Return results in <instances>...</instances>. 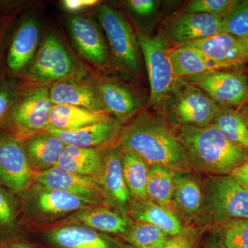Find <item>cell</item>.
<instances>
[{
    "instance_id": "cell-1",
    "label": "cell",
    "mask_w": 248,
    "mask_h": 248,
    "mask_svg": "<svg viewBox=\"0 0 248 248\" xmlns=\"http://www.w3.org/2000/svg\"><path fill=\"white\" fill-rule=\"evenodd\" d=\"M117 148L174 172H189L192 164L177 135L160 117L141 115L121 130Z\"/></svg>"
},
{
    "instance_id": "cell-2",
    "label": "cell",
    "mask_w": 248,
    "mask_h": 248,
    "mask_svg": "<svg viewBox=\"0 0 248 248\" xmlns=\"http://www.w3.org/2000/svg\"><path fill=\"white\" fill-rule=\"evenodd\" d=\"M192 168L215 175H228L247 161L244 147L227 140L213 124L180 125L177 134Z\"/></svg>"
},
{
    "instance_id": "cell-3",
    "label": "cell",
    "mask_w": 248,
    "mask_h": 248,
    "mask_svg": "<svg viewBox=\"0 0 248 248\" xmlns=\"http://www.w3.org/2000/svg\"><path fill=\"white\" fill-rule=\"evenodd\" d=\"M137 35L146 63L151 104L161 107L169 101L178 81L169 58L167 40L161 34L148 35L139 32Z\"/></svg>"
},
{
    "instance_id": "cell-4",
    "label": "cell",
    "mask_w": 248,
    "mask_h": 248,
    "mask_svg": "<svg viewBox=\"0 0 248 248\" xmlns=\"http://www.w3.org/2000/svg\"><path fill=\"white\" fill-rule=\"evenodd\" d=\"M203 191V202L215 221L248 219V190L231 174L209 177Z\"/></svg>"
},
{
    "instance_id": "cell-5",
    "label": "cell",
    "mask_w": 248,
    "mask_h": 248,
    "mask_svg": "<svg viewBox=\"0 0 248 248\" xmlns=\"http://www.w3.org/2000/svg\"><path fill=\"white\" fill-rule=\"evenodd\" d=\"M167 104L170 119L179 126H206L221 109L200 88L182 80L177 81Z\"/></svg>"
},
{
    "instance_id": "cell-6",
    "label": "cell",
    "mask_w": 248,
    "mask_h": 248,
    "mask_svg": "<svg viewBox=\"0 0 248 248\" xmlns=\"http://www.w3.org/2000/svg\"><path fill=\"white\" fill-rule=\"evenodd\" d=\"M99 19L117 63L131 73L140 69V46L138 35L125 18L118 11L102 4Z\"/></svg>"
},
{
    "instance_id": "cell-7",
    "label": "cell",
    "mask_w": 248,
    "mask_h": 248,
    "mask_svg": "<svg viewBox=\"0 0 248 248\" xmlns=\"http://www.w3.org/2000/svg\"><path fill=\"white\" fill-rule=\"evenodd\" d=\"M181 80L200 88L220 107L239 106L247 97L248 78L239 72L218 70Z\"/></svg>"
},
{
    "instance_id": "cell-8",
    "label": "cell",
    "mask_w": 248,
    "mask_h": 248,
    "mask_svg": "<svg viewBox=\"0 0 248 248\" xmlns=\"http://www.w3.org/2000/svg\"><path fill=\"white\" fill-rule=\"evenodd\" d=\"M34 177L24 145L14 137L0 138V182L18 195L30 188Z\"/></svg>"
},
{
    "instance_id": "cell-9",
    "label": "cell",
    "mask_w": 248,
    "mask_h": 248,
    "mask_svg": "<svg viewBox=\"0 0 248 248\" xmlns=\"http://www.w3.org/2000/svg\"><path fill=\"white\" fill-rule=\"evenodd\" d=\"M76 66L58 37L50 34L41 46L31 68V77L42 82L60 81L74 76Z\"/></svg>"
},
{
    "instance_id": "cell-10",
    "label": "cell",
    "mask_w": 248,
    "mask_h": 248,
    "mask_svg": "<svg viewBox=\"0 0 248 248\" xmlns=\"http://www.w3.org/2000/svg\"><path fill=\"white\" fill-rule=\"evenodd\" d=\"M28 208L38 218L68 216L88 207L97 205L76 195L52 190L35 183L27 191Z\"/></svg>"
},
{
    "instance_id": "cell-11",
    "label": "cell",
    "mask_w": 248,
    "mask_h": 248,
    "mask_svg": "<svg viewBox=\"0 0 248 248\" xmlns=\"http://www.w3.org/2000/svg\"><path fill=\"white\" fill-rule=\"evenodd\" d=\"M42 237L50 248H128L107 233L76 223L48 228Z\"/></svg>"
},
{
    "instance_id": "cell-12",
    "label": "cell",
    "mask_w": 248,
    "mask_h": 248,
    "mask_svg": "<svg viewBox=\"0 0 248 248\" xmlns=\"http://www.w3.org/2000/svg\"><path fill=\"white\" fill-rule=\"evenodd\" d=\"M34 182L47 188L81 197L97 205H100L105 198L102 187L96 178L77 175L57 166L35 173Z\"/></svg>"
},
{
    "instance_id": "cell-13",
    "label": "cell",
    "mask_w": 248,
    "mask_h": 248,
    "mask_svg": "<svg viewBox=\"0 0 248 248\" xmlns=\"http://www.w3.org/2000/svg\"><path fill=\"white\" fill-rule=\"evenodd\" d=\"M52 107L48 90L45 88L34 90L13 110L14 124L19 132L29 136L45 131L49 126V114Z\"/></svg>"
},
{
    "instance_id": "cell-14",
    "label": "cell",
    "mask_w": 248,
    "mask_h": 248,
    "mask_svg": "<svg viewBox=\"0 0 248 248\" xmlns=\"http://www.w3.org/2000/svg\"><path fill=\"white\" fill-rule=\"evenodd\" d=\"M180 46L200 50L223 69L239 66L248 61V47L244 39L238 38L228 33L218 34Z\"/></svg>"
},
{
    "instance_id": "cell-15",
    "label": "cell",
    "mask_w": 248,
    "mask_h": 248,
    "mask_svg": "<svg viewBox=\"0 0 248 248\" xmlns=\"http://www.w3.org/2000/svg\"><path fill=\"white\" fill-rule=\"evenodd\" d=\"M222 16L183 12L172 18L168 26L170 38L178 45L222 33Z\"/></svg>"
},
{
    "instance_id": "cell-16",
    "label": "cell",
    "mask_w": 248,
    "mask_h": 248,
    "mask_svg": "<svg viewBox=\"0 0 248 248\" xmlns=\"http://www.w3.org/2000/svg\"><path fill=\"white\" fill-rule=\"evenodd\" d=\"M68 28L75 46L84 58L94 64L107 63V45L95 23L89 18L78 16L71 18Z\"/></svg>"
},
{
    "instance_id": "cell-17",
    "label": "cell",
    "mask_w": 248,
    "mask_h": 248,
    "mask_svg": "<svg viewBox=\"0 0 248 248\" xmlns=\"http://www.w3.org/2000/svg\"><path fill=\"white\" fill-rule=\"evenodd\" d=\"M46 130L60 138L66 146L102 148L120 135L122 125L120 121L110 117L108 120L71 131H62L50 126Z\"/></svg>"
},
{
    "instance_id": "cell-18",
    "label": "cell",
    "mask_w": 248,
    "mask_h": 248,
    "mask_svg": "<svg viewBox=\"0 0 248 248\" xmlns=\"http://www.w3.org/2000/svg\"><path fill=\"white\" fill-rule=\"evenodd\" d=\"M97 180L105 198L108 197L122 209L130 204L131 196L124 179L122 152L118 148L106 151L102 171Z\"/></svg>"
},
{
    "instance_id": "cell-19",
    "label": "cell",
    "mask_w": 248,
    "mask_h": 248,
    "mask_svg": "<svg viewBox=\"0 0 248 248\" xmlns=\"http://www.w3.org/2000/svg\"><path fill=\"white\" fill-rule=\"evenodd\" d=\"M76 223L89 227L96 231L107 233L124 235L128 232L131 223L122 214L110 209L93 205L81 209L68 215L61 222V224Z\"/></svg>"
},
{
    "instance_id": "cell-20",
    "label": "cell",
    "mask_w": 248,
    "mask_h": 248,
    "mask_svg": "<svg viewBox=\"0 0 248 248\" xmlns=\"http://www.w3.org/2000/svg\"><path fill=\"white\" fill-rule=\"evenodd\" d=\"M49 96L53 105L68 104L107 113L99 97L97 86H93L88 83L60 81L50 90Z\"/></svg>"
},
{
    "instance_id": "cell-21",
    "label": "cell",
    "mask_w": 248,
    "mask_h": 248,
    "mask_svg": "<svg viewBox=\"0 0 248 248\" xmlns=\"http://www.w3.org/2000/svg\"><path fill=\"white\" fill-rule=\"evenodd\" d=\"M23 145L35 173L56 166L66 146L60 138L47 130L31 135Z\"/></svg>"
},
{
    "instance_id": "cell-22",
    "label": "cell",
    "mask_w": 248,
    "mask_h": 248,
    "mask_svg": "<svg viewBox=\"0 0 248 248\" xmlns=\"http://www.w3.org/2000/svg\"><path fill=\"white\" fill-rule=\"evenodd\" d=\"M96 86L107 113L115 116L121 123L131 118L140 109L138 98L125 86L110 80H102Z\"/></svg>"
},
{
    "instance_id": "cell-23",
    "label": "cell",
    "mask_w": 248,
    "mask_h": 248,
    "mask_svg": "<svg viewBox=\"0 0 248 248\" xmlns=\"http://www.w3.org/2000/svg\"><path fill=\"white\" fill-rule=\"evenodd\" d=\"M105 153L102 148L66 146L56 166L77 175L97 179L102 171Z\"/></svg>"
},
{
    "instance_id": "cell-24",
    "label": "cell",
    "mask_w": 248,
    "mask_h": 248,
    "mask_svg": "<svg viewBox=\"0 0 248 248\" xmlns=\"http://www.w3.org/2000/svg\"><path fill=\"white\" fill-rule=\"evenodd\" d=\"M171 203L186 219H194L202 212L203 194L198 180L188 172H175Z\"/></svg>"
},
{
    "instance_id": "cell-25",
    "label": "cell",
    "mask_w": 248,
    "mask_h": 248,
    "mask_svg": "<svg viewBox=\"0 0 248 248\" xmlns=\"http://www.w3.org/2000/svg\"><path fill=\"white\" fill-rule=\"evenodd\" d=\"M40 38L38 24L33 18L26 19L16 32L8 54L7 63L14 72L22 71L35 55Z\"/></svg>"
},
{
    "instance_id": "cell-26",
    "label": "cell",
    "mask_w": 248,
    "mask_h": 248,
    "mask_svg": "<svg viewBox=\"0 0 248 248\" xmlns=\"http://www.w3.org/2000/svg\"><path fill=\"white\" fill-rule=\"evenodd\" d=\"M169 55L174 78L177 81L208 72L223 70L200 50L185 46L178 45L175 48L170 49Z\"/></svg>"
},
{
    "instance_id": "cell-27",
    "label": "cell",
    "mask_w": 248,
    "mask_h": 248,
    "mask_svg": "<svg viewBox=\"0 0 248 248\" xmlns=\"http://www.w3.org/2000/svg\"><path fill=\"white\" fill-rule=\"evenodd\" d=\"M110 118L109 114L68 104L53 105L49 114V126L62 131L84 128Z\"/></svg>"
},
{
    "instance_id": "cell-28",
    "label": "cell",
    "mask_w": 248,
    "mask_h": 248,
    "mask_svg": "<svg viewBox=\"0 0 248 248\" xmlns=\"http://www.w3.org/2000/svg\"><path fill=\"white\" fill-rule=\"evenodd\" d=\"M130 213L137 222L153 225L172 237L184 230L175 214L152 200L135 201Z\"/></svg>"
},
{
    "instance_id": "cell-29",
    "label": "cell",
    "mask_w": 248,
    "mask_h": 248,
    "mask_svg": "<svg viewBox=\"0 0 248 248\" xmlns=\"http://www.w3.org/2000/svg\"><path fill=\"white\" fill-rule=\"evenodd\" d=\"M175 172L160 165L148 166L147 194L148 199L172 211V197ZM173 212V211H172Z\"/></svg>"
},
{
    "instance_id": "cell-30",
    "label": "cell",
    "mask_w": 248,
    "mask_h": 248,
    "mask_svg": "<svg viewBox=\"0 0 248 248\" xmlns=\"http://www.w3.org/2000/svg\"><path fill=\"white\" fill-rule=\"evenodd\" d=\"M122 164L124 179L130 196L135 201L148 200V164L137 155L128 152H122Z\"/></svg>"
},
{
    "instance_id": "cell-31",
    "label": "cell",
    "mask_w": 248,
    "mask_h": 248,
    "mask_svg": "<svg viewBox=\"0 0 248 248\" xmlns=\"http://www.w3.org/2000/svg\"><path fill=\"white\" fill-rule=\"evenodd\" d=\"M213 124L227 140L248 148V127L239 112L230 108H221Z\"/></svg>"
},
{
    "instance_id": "cell-32",
    "label": "cell",
    "mask_w": 248,
    "mask_h": 248,
    "mask_svg": "<svg viewBox=\"0 0 248 248\" xmlns=\"http://www.w3.org/2000/svg\"><path fill=\"white\" fill-rule=\"evenodd\" d=\"M122 237L134 248H159L170 239L157 227L143 222H137Z\"/></svg>"
},
{
    "instance_id": "cell-33",
    "label": "cell",
    "mask_w": 248,
    "mask_h": 248,
    "mask_svg": "<svg viewBox=\"0 0 248 248\" xmlns=\"http://www.w3.org/2000/svg\"><path fill=\"white\" fill-rule=\"evenodd\" d=\"M222 33H228L238 38L248 37V0L238 1L223 16Z\"/></svg>"
},
{
    "instance_id": "cell-34",
    "label": "cell",
    "mask_w": 248,
    "mask_h": 248,
    "mask_svg": "<svg viewBox=\"0 0 248 248\" xmlns=\"http://www.w3.org/2000/svg\"><path fill=\"white\" fill-rule=\"evenodd\" d=\"M223 240L225 248H248V219H236L224 223Z\"/></svg>"
},
{
    "instance_id": "cell-35",
    "label": "cell",
    "mask_w": 248,
    "mask_h": 248,
    "mask_svg": "<svg viewBox=\"0 0 248 248\" xmlns=\"http://www.w3.org/2000/svg\"><path fill=\"white\" fill-rule=\"evenodd\" d=\"M237 2L236 0H192L184 6V12L223 17Z\"/></svg>"
},
{
    "instance_id": "cell-36",
    "label": "cell",
    "mask_w": 248,
    "mask_h": 248,
    "mask_svg": "<svg viewBox=\"0 0 248 248\" xmlns=\"http://www.w3.org/2000/svg\"><path fill=\"white\" fill-rule=\"evenodd\" d=\"M16 215L9 196L0 187V227L12 229L15 227Z\"/></svg>"
},
{
    "instance_id": "cell-37",
    "label": "cell",
    "mask_w": 248,
    "mask_h": 248,
    "mask_svg": "<svg viewBox=\"0 0 248 248\" xmlns=\"http://www.w3.org/2000/svg\"><path fill=\"white\" fill-rule=\"evenodd\" d=\"M197 234L193 229H184L180 234L170 238L169 241L159 248H195Z\"/></svg>"
},
{
    "instance_id": "cell-38",
    "label": "cell",
    "mask_w": 248,
    "mask_h": 248,
    "mask_svg": "<svg viewBox=\"0 0 248 248\" xmlns=\"http://www.w3.org/2000/svg\"><path fill=\"white\" fill-rule=\"evenodd\" d=\"M158 2L154 0H130L126 1V4L138 16L149 17L157 9Z\"/></svg>"
},
{
    "instance_id": "cell-39",
    "label": "cell",
    "mask_w": 248,
    "mask_h": 248,
    "mask_svg": "<svg viewBox=\"0 0 248 248\" xmlns=\"http://www.w3.org/2000/svg\"><path fill=\"white\" fill-rule=\"evenodd\" d=\"M14 96L12 89L8 87L0 88V124L9 112Z\"/></svg>"
},
{
    "instance_id": "cell-40",
    "label": "cell",
    "mask_w": 248,
    "mask_h": 248,
    "mask_svg": "<svg viewBox=\"0 0 248 248\" xmlns=\"http://www.w3.org/2000/svg\"><path fill=\"white\" fill-rule=\"evenodd\" d=\"M98 2L97 0H63L62 4L66 11L78 12L86 8L95 6Z\"/></svg>"
},
{
    "instance_id": "cell-41",
    "label": "cell",
    "mask_w": 248,
    "mask_h": 248,
    "mask_svg": "<svg viewBox=\"0 0 248 248\" xmlns=\"http://www.w3.org/2000/svg\"><path fill=\"white\" fill-rule=\"evenodd\" d=\"M231 175L248 190V160L235 169Z\"/></svg>"
},
{
    "instance_id": "cell-42",
    "label": "cell",
    "mask_w": 248,
    "mask_h": 248,
    "mask_svg": "<svg viewBox=\"0 0 248 248\" xmlns=\"http://www.w3.org/2000/svg\"><path fill=\"white\" fill-rule=\"evenodd\" d=\"M2 248H42L35 245L25 243H11L4 246Z\"/></svg>"
},
{
    "instance_id": "cell-43",
    "label": "cell",
    "mask_w": 248,
    "mask_h": 248,
    "mask_svg": "<svg viewBox=\"0 0 248 248\" xmlns=\"http://www.w3.org/2000/svg\"><path fill=\"white\" fill-rule=\"evenodd\" d=\"M245 122H246V125L248 127V110L246 111V120H245Z\"/></svg>"
},
{
    "instance_id": "cell-44",
    "label": "cell",
    "mask_w": 248,
    "mask_h": 248,
    "mask_svg": "<svg viewBox=\"0 0 248 248\" xmlns=\"http://www.w3.org/2000/svg\"><path fill=\"white\" fill-rule=\"evenodd\" d=\"M244 40L245 42H246V45H247V46L248 47V37L245 38Z\"/></svg>"
},
{
    "instance_id": "cell-45",
    "label": "cell",
    "mask_w": 248,
    "mask_h": 248,
    "mask_svg": "<svg viewBox=\"0 0 248 248\" xmlns=\"http://www.w3.org/2000/svg\"><path fill=\"white\" fill-rule=\"evenodd\" d=\"M209 248H217V247H215V246H212V247Z\"/></svg>"
}]
</instances>
